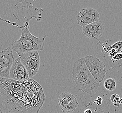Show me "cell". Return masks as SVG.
<instances>
[{"instance_id": "6da1fadb", "label": "cell", "mask_w": 122, "mask_h": 113, "mask_svg": "<svg viewBox=\"0 0 122 113\" xmlns=\"http://www.w3.org/2000/svg\"><path fill=\"white\" fill-rule=\"evenodd\" d=\"M73 79L76 86L75 90H81L89 94L91 99L95 95L100 84L95 80L87 68L84 57L77 60L74 64L72 72Z\"/></svg>"}, {"instance_id": "7a4b0ae2", "label": "cell", "mask_w": 122, "mask_h": 113, "mask_svg": "<svg viewBox=\"0 0 122 113\" xmlns=\"http://www.w3.org/2000/svg\"><path fill=\"white\" fill-rule=\"evenodd\" d=\"M29 28V24H24V26L20 27L22 30L20 38L18 40L11 43L12 50L19 56L25 53L43 50V43L46 35L37 38L30 32Z\"/></svg>"}, {"instance_id": "3957f363", "label": "cell", "mask_w": 122, "mask_h": 113, "mask_svg": "<svg viewBox=\"0 0 122 113\" xmlns=\"http://www.w3.org/2000/svg\"><path fill=\"white\" fill-rule=\"evenodd\" d=\"M16 9L13 12V16L17 20H21L24 24H29V22L33 18H35L37 21L42 19V8L38 9L34 7L32 3L26 0L20 1L15 5Z\"/></svg>"}, {"instance_id": "277c9868", "label": "cell", "mask_w": 122, "mask_h": 113, "mask_svg": "<svg viewBox=\"0 0 122 113\" xmlns=\"http://www.w3.org/2000/svg\"><path fill=\"white\" fill-rule=\"evenodd\" d=\"M87 68L95 80L99 83L103 81L106 75V66L95 56L88 55L84 57Z\"/></svg>"}, {"instance_id": "5b68a950", "label": "cell", "mask_w": 122, "mask_h": 113, "mask_svg": "<svg viewBox=\"0 0 122 113\" xmlns=\"http://www.w3.org/2000/svg\"><path fill=\"white\" fill-rule=\"evenodd\" d=\"M19 58L28 73L29 78L35 76L40 67V56L37 51L24 53Z\"/></svg>"}, {"instance_id": "8992f818", "label": "cell", "mask_w": 122, "mask_h": 113, "mask_svg": "<svg viewBox=\"0 0 122 113\" xmlns=\"http://www.w3.org/2000/svg\"><path fill=\"white\" fill-rule=\"evenodd\" d=\"M100 14L97 10L92 7L81 9L77 16L78 24L84 27L99 21Z\"/></svg>"}, {"instance_id": "52a82bcc", "label": "cell", "mask_w": 122, "mask_h": 113, "mask_svg": "<svg viewBox=\"0 0 122 113\" xmlns=\"http://www.w3.org/2000/svg\"><path fill=\"white\" fill-rule=\"evenodd\" d=\"M58 102L61 110L66 113L75 111L79 104L76 97L68 92L61 94L58 98Z\"/></svg>"}, {"instance_id": "ba28073f", "label": "cell", "mask_w": 122, "mask_h": 113, "mask_svg": "<svg viewBox=\"0 0 122 113\" xmlns=\"http://www.w3.org/2000/svg\"><path fill=\"white\" fill-rule=\"evenodd\" d=\"M9 77L10 79L17 81H23L29 79L28 73L19 57L15 60L10 69Z\"/></svg>"}, {"instance_id": "9c48e42d", "label": "cell", "mask_w": 122, "mask_h": 113, "mask_svg": "<svg viewBox=\"0 0 122 113\" xmlns=\"http://www.w3.org/2000/svg\"><path fill=\"white\" fill-rule=\"evenodd\" d=\"M104 26L101 21H96L83 27L82 32L87 38L95 39L101 38L103 34Z\"/></svg>"}, {"instance_id": "30bf717a", "label": "cell", "mask_w": 122, "mask_h": 113, "mask_svg": "<svg viewBox=\"0 0 122 113\" xmlns=\"http://www.w3.org/2000/svg\"><path fill=\"white\" fill-rule=\"evenodd\" d=\"M15 60L11 48L9 47L0 51V65L5 68L10 70Z\"/></svg>"}, {"instance_id": "8fae6325", "label": "cell", "mask_w": 122, "mask_h": 113, "mask_svg": "<svg viewBox=\"0 0 122 113\" xmlns=\"http://www.w3.org/2000/svg\"><path fill=\"white\" fill-rule=\"evenodd\" d=\"M104 85L107 90L110 91H113L116 88L117 83L114 79L109 78L104 81Z\"/></svg>"}, {"instance_id": "7c38bea8", "label": "cell", "mask_w": 122, "mask_h": 113, "mask_svg": "<svg viewBox=\"0 0 122 113\" xmlns=\"http://www.w3.org/2000/svg\"><path fill=\"white\" fill-rule=\"evenodd\" d=\"M110 100L115 107H119L120 104V97L118 94H113L110 97Z\"/></svg>"}, {"instance_id": "4fadbf2b", "label": "cell", "mask_w": 122, "mask_h": 113, "mask_svg": "<svg viewBox=\"0 0 122 113\" xmlns=\"http://www.w3.org/2000/svg\"><path fill=\"white\" fill-rule=\"evenodd\" d=\"M110 48L115 50L117 53H120L122 50V41H117L114 45L110 46Z\"/></svg>"}, {"instance_id": "5bb4252c", "label": "cell", "mask_w": 122, "mask_h": 113, "mask_svg": "<svg viewBox=\"0 0 122 113\" xmlns=\"http://www.w3.org/2000/svg\"><path fill=\"white\" fill-rule=\"evenodd\" d=\"M122 59V54L121 53H118L114 56L112 57V59L115 61H119Z\"/></svg>"}, {"instance_id": "9a60e30c", "label": "cell", "mask_w": 122, "mask_h": 113, "mask_svg": "<svg viewBox=\"0 0 122 113\" xmlns=\"http://www.w3.org/2000/svg\"><path fill=\"white\" fill-rule=\"evenodd\" d=\"M109 48H110V51H109V53H110V55L111 56L113 57V56H114L115 55H116V54H118L117 52L115 50L113 49H112V48H110V47H109Z\"/></svg>"}, {"instance_id": "2e32d148", "label": "cell", "mask_w": 122, "mask_h": 113, "mask_svg": "<svg viewBox=\"0 0 122 113\" xmlns=\"http://www.w3.org/2000/svg\"><path fill=\"white\" fill-rule=\"evenodd\" d=\"M102 101H103V99L101 98V97H98L97 98V99H96L95 100V102L98 105H101L102 104Z\"/></svg>"}, {"instance_id": "e0dca14e", "label": "cell", "mask_w": 122, "mask_h": 113, "mask_svg": "<svg viewBox=\"0 0 122 113\" xmlns=\"http://www.w3.org/2000/svg\"><path fill=\"white\" fill-rule=\"evenodd\" d=\"M84 113H92V112L91 109H87L85 111Z\"/></svg>"}, {"instance_id": "ac0fdd59", "label": "cell", "mask_w": 122, "mask_h": 113, "mask_svg": "<svg viewBox=\"0 0 122 113\" xmlns=\"http://www.w3.org/2000/svg\"><path fill=\"white\" fill-rule=\"evenodd\" d=\"M120 104H122V95L121 97H120Z\"/></svg>"}, {"instance_id": "d6986e66", "label": "cell", "mask_w": 122, "mask_h": 113, "mask_svg": "<svg viewBox=\"0 0 122 113\" xmlns=\"http://www.w3.org/2000/svg\"><path fill=\"white\" fill-rule=\"evenodd\" d=\"M0 20H2L3 21H5V20H4L3 19H2V18H1V17H0Z\"/></svg>"}, {"instance_id": "ffe728a7", "label": "cell", "mask_w": 122, "mask_h": 113, "mask_svg": "<svg viewBox=\"0 0 122 113\" xmlns=\"http://www.w3.org/2000/svg\"><path fill=\"white\" fill-rule=\"evenodd\" d=\"M0 113H2V112H1V111L0 110Z\"/></svg>"}, {"instance_id": "44dd1931", "label": "cell", "mask_w": 122, "mask_h": 113, "mask_svg": "<svg viewBox=\"0 0 122 113\" xmlns=\"http://www.w3.org/2000/svg\"><path fill=\"white\" fill-rule=\"evenodd\" d=\"M121 53V54H122V51H121V53Z\"/></svg>"}, {"instance_id": "7402d4cb", "label": "cell", "mask_w": 122, "mask_h": 113, "mask_svg": "<svg viewBox=\"0 0 122 113\" xmlns=\"http://www.w3.org/2000/svg\"></svg>"}]
</instances>
